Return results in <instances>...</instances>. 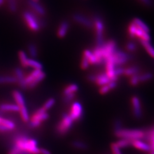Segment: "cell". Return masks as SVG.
Returning <instances> with one entry per match:
<instances>
[{
    "label": "cell",
    "mask_w": 154,
    "mask_h": 154,
    "mask_svg": "<svg viewBox=\"0 0 154 154\" xmlns=\"http://www.w3.org/2000/svg\"><path fill=\"white\" fill-rule=\"evenodd\" d=\"M75 93L70 94L64 95V98H63L64 102L66 103L70 102L72 100L75 98Z\"/></svg>",
    "instance_id": "8d00e7d4"
},
{
    "label": "cell",
    "mask_w": 154,
    "mask_h": 154,
    "mask_svg": "<svg viewBox=\"0 0 154 154\" xmlns=\"http://www.w3.org/2000/svg\"><path fill=\"white\" fill-rule=\"evenodd\" d=\"M83 114L82 107L79 102H75L72 106L69 116H70L72 120L77 121L81 118Z\"/></svg>",
    "instance_id": "9c48e42d"
},
{
    "label": "cell",
    "mask_w": 154,
    "mask_h": 154,
    "mask_svg": "<svg viewBox=\"0 0 154 154\" xmlns=\"http://www.w3.org/2000/svg\"><path fill=\"white\" fill-rule=\"evenodd\" d=\"M107 85H108L109 87L110 88V90H112V89L116 88V81H111Z\"/></svg>",
    "instance_id": "7dc6e473"
},
{
    "label": "cell",
    "mask_w": 154,
    "mask_h": 154,
    "mask_svg": "<svg viewBox=\"0 0 154 154\" xmlns=\"http://www.w3.org/2000/svg\"><path fill=\"white\" fill-rule=\"evenodd\" d=\"M106 63V74L110 78L111 81H116L118 77L116 75L115 70H116V65L114 62L112 60V56L109 58L106 59L105 61Z\"/></svg>",
    "instance_id": "52a82bcc"
},
{
    "label": "cell",
    "mask_w": 154,
    "mask_h": 154,
    "mask_svg": "<svg viewBox=\"0 0 154 154\" xmlns=\"http://www.w3.org/2000/svg\"><path fill=\"white\" fill-rule=\"evenodd\" d=\"M22 151L20 149H19L16 144H14L12 148L11 149L10 151L9 152L8 154H20L21 152Z\"/></svg>",
    "instance_id": "b9f144b4"
},
{
    "label": "cell",
    "mask_w": 154,
    "mask_h": 154,
    "mask_svg": "<svg viewBox=\"0 0 154 154\" xmlns=\"http://www.w3.org/2000/svg\"><path fill=\"white\" fill-rule=\"evenodd\" d=\"M111 79L107 75L106 72L103 73H100L98 75H95V83L100 86H102L106 85H107L108 83L111 82Z\"/></svg>",
    "instance_id": "5bb4252c"
},
{
    "label": "cell",
    "mask_w": 154,
    "mask_h": 154,
    "mask_svg": "<svg viewBox=\"0 0 154 154\" xmlns=\"http://www.w3.org/2000/svg\"><path fill=\"white\" fill-rule=\"evenodd\" d=\"M150 154H154V151H150Z\"/></svg>",
    "instance_id": "f5cc1de1"
},
{
    "label": "cell",
    "mask_w": 154,
    "mask_h": 154,
    "mask_svg": "<svg viewBox=\"0 0 154 154\" xmlns=\"http://www.w3.org/2000/svg\"><path fill=\"white\" fill-rule=\"evenodd\" d=\"M131 145L135 148L139 149L143 151L150 152L151 151V148L149 144L144 142L141 140H132Z\"/></svg>",
    "instance_id": "9a60e30c"
},
{
    "label": "cell",
    "mask_w": 154,
    "mask_h": 154,
    "mask_svg": "<svg viewBox=\"0 0 154 154\" xmlns=\"http://www.w3.org/2000/svg\"><path fill=\"white\" fill-rule=\"evenodd\" d=\"M132 22L136 25V26L137 27L142 29L144 32L149 33V26L147 25V24L146 23L143 22L141 19H140L139 18H135L133 20Z\"/></svg>",
    "instance_id": "44dd1931"
},
{
    "label": "cell",
    "mask_w": 154,
    "mask_h": 154,
    "mask_svg": "<svg viewBox=\"0 0 154 154\" xmlns=\"http://www.w3.org/2000/svg\"><path fill=\"white\" fill-rule=\"evenodd\" d=\"M93 23L96 33V43L97 47H100L104 44L103 34L105 30V24L102 19L98 16L94 17Z\"/></svg>",
    "instance_id": "3957f363"
},
{
    "label": "cell",
    "mask_w": 154,
    "mask_h": 154,
    "mask_svg": "<svg viewBox=\"0 0 154 154\" xmlns=\"http://www.w3.org/2000/svg\"><path fill=\"white\" fill-rule=\"evenodd\" d=\"M0 110L4 111H19L18 106L14 104H2L0 105Z\"/></svg>",
    "instance_id": "cb8c5ba5"
},
{
    "label": "cell",
    "mask_w": 154,
    "mask_h": 154,
    "mask_svg": "<svg viewBox=\"0 0 154 154\" xmlns=\"http://www.w3.org/2000/svg\"><path fill=\"white\" fill-rule=\"evenodd\" d=\"M132 140L126 139H121L116 143V146L120 148H125L131 145Z\"/></svg>",
    "instance_id": "83f0119b"
},
{
    "label": "cell",
    "mask_w": 154,
    "mask_h": 154,
    "mask_svg": "<svg viewBox=\"0 0 154 154\" xmlns=\"http://www.w3.org/2000/svg\"><path fill=\"white\" fill-rule=\"evenodd\" d=\"M139 69L137 66H131L125 69L124 74L127 77H131L134 75L138 74Z\"/></svg>",
    "instance_id": "d4e9b609"
},
{
    "label": "cell",
    "mask_w": 154,
    "mask_h": 154,
    "mask_svg": "<svg viewBox=\"0 0 154 154\" xmlns=\"http://www.w3.org/2000/svg\"><path fill=\"white\" fill-rule=\"evenodd\" d=\"M8 4V8L12 13H16L18 9V5L16 0H7Z\"/></svg>",
    "instance_id": "f546056e"
},
{
    "label": "cell",
    "mask_w": 154,
    "mask_h": 154,
    "mask_svg": "<svg viewBox=\"0 0 154 154\" xmlns=\"http://www.w3.org/2000/svg\"><path fill=\"white\" fill-rule=\"evenodd\" d=\"M55 99H54V98H50V99H48V100L46 102V103H45L43 108H44L46 111L49 110L52 106H53V105L55 104Z\"/></svg>",
    "instance_id": "d590c367"
},
{
    "label": "cell",
    "mask_w": 154,
    "mask_h": 154,
    "mask_svg": "<svg viewBox=\"0 0 154 154\" xmlns=\"http://www.w3.org/2000/svg\"><path fill=\"white\" fill-rule=\"evenodd\" d=\"M72 122L73 121L69 114H63L62 120L57 126V131L61 135L65 134L71 128Z\"/></svg>",
    "instance_id": "5b68a950"
},
{
    "label": "cell",
    "mask_w": 154,
    "mask_h": 154,
    "mask_svg": "<svg viewBox=\"0 0 154 154\" xmlns=\"http://www.w3.org/2000/svg\"><path fill=\"white\" fill-rule=\"evenodd\" d=\"M23 18L28 27L33 32H38L41 27H44L46 22L42 17L32 11H25L23 13Z\"/></svg>",
    "instance_id": "6da1fadb"
},
{
    "label": "cell",
    "mask_w": 154,
    "mask_h": 154,
    "mask_svg": "<svg viewBox=\"0 0 154 154\" xmlns=\"http://www.w3.org/2000/svg\"><path fill=\"white\" fill-rule=\"evenodd\" d=\"M13 94L14 98L16 102L17 105L18 106L20 109L26 106L25 99H24V98H23V95H22V94L21 92L16 90V91H14L13 92Z\"/></svg>",
    "instance_id": "ac0fdd59"
},
{
    "label": "cell",
    "mask_w": 154,
    "mask_h": 154,
    "mask_svg": "<svg viewBox=\"0 0 154 154\" xmlns=\"http://www.w3.org/2000/svg\"><path fill=\"white\" fill-rule=\"evenodd\" d=\"M130 83L132 86H137L139 83V75L135 74L130 77Z\"/></svg>",
    "instance_id": "74e56055"
},
{
    "label": "cell",
    "mask_w": 154,
    "mask_h": 154,
    "mask_svg": "<svg viewBox=\"0 0 154 154\" xmlns=\"http://www.w3.org/2000/svg\"><path fill=\"white\" fill-rule=\"evenodd\" d=\"M20 154H31L29 152L26 151H22L21 152V153Z\"/></svg>",
    "instance_id": "f907efd6"
},
{
    "label": "cell",
    "mask_w": 154,
    "mask_h": 154,
    "mask_svg": "<svg viewBox=\"0 0 154 154\" xmlns=\"http://www.w3.org/2000/svg\"><path fill=\"white\" fill-rule=\"evenodd\" d=\"M110 90V88L108 85H106L104 86H102L100 87V90H99V93L101 94H106L108 92H109V91Z\"/></svg>",
    "instance_id": "7bdbcfd3"
},
{
    "label": "cell",
    "mask_w": 154,
    "mask_h": 154,
    "mask_svg": "<svg viewBox=\"0 0 154 154\" xmlns=\"http://www.w3.org/2000/svg\"><path fill=\"white\" fill-rule=\"evenodd\" d=\"M121 122L120 121H116L114 124V130L115 131H116L120 129H121L122 127Z\"/></svg>",
    "instance_id": "f6af8a7d"
},
{
    "label": "cell",
    "mask_w": 154,
    "mask_h": 154,
    "mask_svg": "<svg viewBox=\"0 0 154 154\" xmlns=\"http://www.w3.org/2000/svg\"><path fill=\"white\" fill-rule=\"evenodd\" d=\"M41 72H42V70H34L28 76L25 78L23 84H24V86L25 88L28 87V85L30 83L32 82L33 81V79L37 75H38Z\"/></svg>",
    "instance_id": "d6986e66"
},
{
    "label": "cell",
    "mask_w": 154,
    "mask_h": 154,
    "mask_svg": "<svg viewBox=\"0 0 154 154\" xmlns=\"http://www.w3.org/2000/svg\"><path fill=\"white\" fill-rule=\"evenodd\" d=\"M27 4L31 8V11H34L36 14L41 16H44L46 14V10L44 7L40 4L38 1H35L33 0H28Z\"/></svg>",
    "instance_id": "30bf717a"
},
{
    "label": "cell",
    "mask_w": 154,
    "mask_h": 154,
    "mask_svg": "<svg viewBox=\"0 0 154 154\" xmlns=\"http://www.w3.org/2000/svg\"><path fill=\"white\" fill-rule=\"evenodd\" d=\"M15 124L8 119L2 118L0 123V131L5 132L13 130L15 128Z\"/></svg>",
    "instance_id": "4fadbf2b"
},
{
    "label": "cell",
    "mask_w": 154,
    "mask_h": 154,
    "mask_svg": "<svg viewBox=\"0 0 154 154\" xmlns=\"http://www.w3.org/2000/svg\"><path fill=\"white\" fill-rule=\"evenodd\" d=\"M27 66L32 67L34 69V70H42V65L38 61H35L32 59H28L27 62Z\"/></svg>",
    "instance_id": "4316f807"
},
{
    "label": "cell",
    "mask_w": 154,
    "mask_h": 154,
    "mask_svg": "<svg viewBox=\"0 0 154 154\" xmlns=\"http://www.w3.org/2000/svg\"><path fill=\"white\" fill-rule=\"evenodd\" d=\"M124 72H125V68H123L121 66H116L115 73L116 77H118L122 74H124Z\"/></svg>",
    "instance_id": "60d3db41"
},
{
    "label": "cell",
    "mask_w": 154,
    "mask_h": 154,
    "mask_svg": "<svg viewBox=\"0 0 154 154\" xmlns=\"http://www.w3.org/2000/svg\"><path fill=\"white\" fill-rule=\"evenodd\" d=\"M131 102L134 116L136 118L139 119L142 116V110L140 100L137 97H133L131 99Z\"/></svg>",
    "instance_id": "7c38bea8"
},
{
    "label": "cell",
    "mask_w": 154,
    "mask_h": 154,
    "mask_svg": "<svg viewBox=\"0 0 154 154\" xmlns=\"http://www.w3.org/2000/svg\"><path fill=\"white\" fill-rule=\"evenodd\" d=\"M88 79L89 81L91 82H95V75H89L88 76Z\"/></svg>",
    "instance_id": "681fc988"
},
{
    "label": "cell",
    "mask_w": 154,
    "mask_h": 154,
    "mask_svg": "<svg viewBox=\"0 0 154 154\" xmlns=\"http://www.w3.org/2000/svg\"><path fill=\"white\" fill-rule=\"evenodd\" d=\"M111 149L114 154H122L120 149L116 146V143H112L111 144Z\"/></svg>",
    "instance_id": "ee69618b"
},
{
    "label": "cell",
    "mask_w": 154,
    "mask_h": 154,
    "mask_svg": "<svg viewBox=\"0 0 154 154\" xmlns=\"http://www.w3.org/2000/svg\"><path fill=\"white\" fill-rule=\"evenodd\" d=\"M15 72H16V78L17 82L19 83L20 86L22 88H25L24 86V84H23L25 77H24V74H23V72H22V70L20 68H17L15 70Z\"/></svg>",
    "instance_id": "603a6c76"
},
{
    "label": "cell",
    "mask_w": 154,
    "mask_h": 154,
    "mask_svg": "<svg viewBox=\"0 0 154 154\" xmlns=\"http://www.w3.org/2000/svg\"><path fill=\"white\" fill-rule=\"evenodd\" d=\"M139 1H141L143 4L147 6H150L152 5V2L151 0H139Z\"/></svg>",
    "instance_id": "bcb514c9"
},
{
    "label": "cell",
    "mask_w": 154,
    "mask_h": 154,
    "mask_svg": "<svg viewBox=\"0 0 154 154\" xmlns=\"http://www.w3.org/2000/svg\"><path fill=\"white\" fill-rule=\"evenodd\" d=\"M39 154H51L49 151L45 149H39Z\"/></svg>",
    "instance_id": "c3c4849f"
},
{
    "label": "cell",
    "mask_w": 154,
    "mask_h": 154,
    "mask_svg": "<svg viewBox=\"0 0 154 154\" xmlns=\"http://www.w3.org/2000/svg\"><path fill=\"white\" fill-rule=\"evenodd\" d=\"M115 134L118 138L126 139L131 140H143L144 137V131L140 130H127L121 128L116 131Z\"/></svg>",
    "instance_id": "7a4b0ae2"
},
{
    "label": "cell",
    "mask_w": 154,
    "mask_h": 154,
    "mask_svg": "<svg viewBox=\"0 0 154 154\" xmlns=\"http://www.w3.org/2000/svg\"><path fill=\"white\" fill-rule=\"evenodd\" d=\"M78 85L75 83H72L66 87L63 91V94L64 95H66L70 94L75 93L78 91Z\"/></svg>",
    "instance_id": "484cf974"
},
{
    "label": "cell",
    "mask_w": 154,
    "mask_h": 154,
    "mask_svg": "<svg viewBox=\"0 0 154 154\" xmlns=\"http://www.w3.org/2000/svg\"><path fill=\"white\" fill-rule=\"evenodd\" d=\"M48 118L49 115L46 112V111L43 107H42L35 112V114L32 116L30 121L38 122L41 123L42 122L48 119Z\"/></svg>",
    "instance_id": "8fae6325"
},
{
    "label": "cell",
    "mask_w": 154,
    "mask_h": 154,
    "mask_svg": "<svg viewBox=\"0 0 154 154\" xmlns=\"http://www.w3.org/2000/svg\"><path fill=\"white\" fill-rule=\"evenodd\" d=\"M28 50H29V54L32 57L35 58L37 56V54H38L37 49L35 45L33 44L29 45V47H28Z\"/></svg>",
    "instance_id": "836d02e7"
},
{
    "label": "cell",
    "mask_w": 154,
    "mask_h": 154,
    "mask_svg": "<svg viewBox=\"0 0 154 154\" xmlns=\"http://www.w3.org/2000/svg\"><path fill=\"white\" fill-rule=\"evenodd\" d=\"M153 77V75L150 72H146L142 75H139V82H143L151 79Z\"/></svg>",
    "instance_id": "1f68e13d"
},
{
    "label": "cell",
    "mask_w": 154,
    "mask_h": 154,
    "mask_svg": "<svg viewBox=\"0 0 154 154\" xmlns=\"http://www.w3.org/2000/svg\"><path fill=\"white\" fill-rule=\"evenodd\" d=\"M72 18L74 21L82 25L86 28H91L93 27V21L82 14L74 13L72 15Z\"/></svg>",
    "instance_id": "ba28073f"
},
{
    "label": "cell",
    "mask_w": 154,
    "mask_h": 154,
    "mask_svg": "<svg viewBox=\"0 0 154 154\" xmlns=\"http://www.w3.org/2000/svg\"><path fill=\"white\" fill-rule=\"evenodd\" d=\"M33 1H38V2H39V0H33Z\"/></svg>",
    "instance_id": "11a10c76"
},
{
    "label": "cell",
    "mask_w": 154,
    "mask_h": 154,
    "mask_svg": "<svg viewBox=\"0 0 154 154\" xmlns=\"http://www.w3.org/2000/svg\"><path fill=\"white\" fill-rule=\"evenodd\" d=\"M143 140H145L151 148V151H154V127L147 131H144V137Z\"/></svg>",
    "instance_id": "2e32d148"
},
{
    "label": "cell",
    "mask_w": 154,
    "mask_h": 154,
    "mask_svg": "<svg viewBox=\"0 0 154 154\" xmlns=\"http://www.w3.org/2000/svg\"><path fill=\"white\" fill-rule=\"evenodd\" d=\"M45 76H46V75H45V72H41L38 75H37L33 79V81L32 82L30 83L28 85V88H34L39 83L41 82L44 79Z\"/></svg>",
    "instance_id": "7402d4cb"
},
{
    "label": "cell",
    "mask_w": 154,
    "mask_h": 154,
    "mask_svg": "<svg viewBox=\"0 0 154 154\" xmlns=\"http://www.w3.org/2000/svg\"><path fill=\"white\" fill-rule=\"evenodd\" d=\"M140 43L143 46V48L147 51L151 57L154 58V48L149 41H146L142 39H139Z\"/></svg>",
    "instance_id": "ffe728a7"
},
{
    "label": "cell",
    "mask_w": 154,
    "mask_h": 154,
    "mask_svg": "<svg viewBox=\"0 0 154 154\" xmlns=\"http://www.w3.org/2000/svg\"><path fill=\"white\" fill-rule=\"evenodd\" d=\"M17 82L16 78L11 76H1L0 84L1 83H14Z\"/></svg>",
    "instance_id": "f1b7e54d"
},
{
    "label": "cell",
    "mask_w": 154,
    "mask_h": 154,
    "mask_svg": "<svg viewBox=\"0 0 154 154\" xmlns=\"http://www.w3.org/2000/svg\"><path fill=\"white\" fill-rule=\"evenodd\" d=\"M4 2H5V0H0V7L2 6L4 4Z\"/></svg>",
    "instance_id": "816d5d0a"
},
{
    "label": "cell",
    "mask_w": 154,
    "mask_h": 154,
    "mask_svg": "<svg viewBox=\"0 0 154 154\" xmlns=\"http://www.w3.org/2000/svg\"><path fill=\"white\" fill-rule=\"evenodd\" d=\"M2 118H1V117L0 116V123H1V120H2Z\"/></svg>",
    "instance_id": "db71d44e"
},
{
    "label": "cell",
    "mask_w": 154,
    "mask_h": 154,
    "mask_svg": "<svg viewBox=\"0 0 154 154\" xmlns=\"http://www.w3.org/2000/svg\"><path fill=\"white\" fill-rule=\"evenodd\" d=\"M136 28H137V26L132 21L130 23L128 28V34L130 35V37L131 38H135V32Z\"/></svg>",
    "instance_id": "d6a6232c"
},
{
    "label": "cell",
    "mask_w": 154,
    "mask_h": 154,
    "mask_svg": "<svg viewBox=\"0 0 154 154\" xmlns=\"http://www.w3.org/2000/svg\"><path fill=\"white\" fill-rule=\"evenodd\" d=\"M126 49L128 51H134L137 49V46L134 42H129L127 44Z\"/></svg>",
    "instance_id": "ab89813d"
},
{
    "label": "cell",
    "mask_w": 154,
    "mask_h": 154,
    "mask_svg": "<svg viewBox=\"0 0 154 154\" xmlns=\"http://www.w3.org/2000/svg\"><path fill=\"white\" fill-rule=\"evenodd\" d=\"M90 65V63L88 62V60L83 56L82 62H81V68L83 70H86L88 68Z\"/></svg>",
    "instance_id": "f35d334b"
},
{
    "label": "cell",
    "mask_w": 154,
    "mask_h": 154,
    "mask_svg": "<svg viewBox=\"0 0 154 154\" xmlns=\"http://www.w3.org/2000/svg\"><path fill=\"white\" fill-rule=\"evenodd\" d=\"M104 61L114 54L116 50V44L114 40H109L99 47Z\"/></svg>",
    "instance_id": "277c9868"
},
{
    "label": "cell",
    "mask_w": 154,
    "mask_h": 154,
    "mask_svg": "<svg viewBox=\"0 0 154 154\" xmlns=\"http://www.w3.org/2000/svg\"><path fill=\"white\" fill-rule=\"evenodd\" d=\"M69 22L66 20L62 21L58 29V32H57L58 36L61 38L65 37L69 30Z\"/></svg>",
    "instance_id": "e0dca14e"
},
{
    "label": "cell",
    "mask_w": 154,
    "mask_h": 154,
    "mask_svg": "<svg viewBox=\"0 0 154 154\" xmlns=\"http://www.w3.org/2000/svg\"><path fill=\"white\" fill-rule=\"evenodd\" d=\"M19 58L21 62V63L22 66L23 67H28L27 66V62H28V57L26 53L23 51H20L19 52Z\"/></svg>",
    "instance_id": "4dcf8cb0"
},
{
    "label": "cell",
    "mask_w": 154,
    "mask_h": 154,
    "mask_svg": "<svg viewBox=\"0 0 154 154\" xmlns=\"http://www.w3.org/2000/svg\"><path fill=\"white\" fill-rule=\"evenodd\" d=\"M112 60L116 66H121L125 64L131 59V56L121 50H116L114 54L112 55Z\"/></svg>",
    "instance_id": "8992f818"
},
{
    "label": "cell",
    "mask_w": 154,
    "mask_h": 154,
    "mask_svg": "<svg viewBox=\"0 0 154 154\" xmlns=\"http://www.w3.org/2000/svg\"><path fill=\"white\" fill-rule=\"evenodd\" d=\"M72 146L75 148L81 149H85L88 148V146L85 143L80 141H74L72 143Z\"/></svg>",
    "instance_id": "e575fe53"
}]
</instances>
